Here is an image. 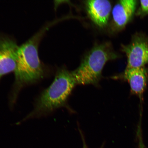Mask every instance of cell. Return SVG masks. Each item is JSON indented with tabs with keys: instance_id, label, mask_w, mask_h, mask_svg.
Returning a JSON list of instances; mask_svg holds the SVG:
<instances>
[{
	"instance_id": "cell-10",
	"label": "cell",
	"mask_w": 148,
	"mask_h": 148,
	"mask_svg": "<svg viewBox=\"0 0 148 148\" xmlns=\"http://www.w3.org/2000/svg\"><path fill=\"white\" fill-rule=\"evenodd\" d=\"M79 132L80 133L81 136V138H82V140L83 143V148H88L87 147V146L86 140H85V138H84V136H83V134L81 130H79Z\"/></svg>"
},
{
	"instance_id": "cell-9",
	"label": "cell",
	"mask_w": 148,
	"mask_h": 148,
	"mask_svg": "<svg viewBox=\"0 0 148 148\" xmlns=\"http://www.w3.org/2000/svg\"><path fill=\"white\" fill-rule=\"evenodd\" d=\"M140 7L137 11V15L143 16L148 14V1H140Z\"/></svg>"
},
{
	"instance_id": "cell-4",
	"label": "cell",
	"mask_w": 148,
	"mask_h": 148,
	"mask_svg": "<svg viewBox=\"0 0 148 148\" xmlns=\"http://www.w3.org/2000/svg\"><path fill=\"white\" fill-rule=\"evenodd\" d=\"M121 48L127 57L126 69L143 67L148 64V36L145 34L136 33L130 43Z\"/></svg>"
},
{
	"instance_id": "cell-3",
	"label": "cell",
	"mask_w": 148,
	"mask_h": 148,
	"mask_svg": "<svg viewBox=\"0 0 148 148\" xmlns=\"http://www.w3.org/2000/svg\"><path fill=\"white\" fill-rule=\"evenodd\" d=\"M118 57L109 42L94 46L83 58L78 67L71 71L77 85L98 86L105 64Z\"/></svg>"
},
{
	"instance_id": "cell-5",
	"label": "cell",
	"mask_w": 148,
	"mask_h": 148,
	"mask_svg": "<svg viewBox=\"0 0 148 148\" xmlns=\"http://www.w3.org/2000/svg\"><path fill=\"white\" fill-rule=\"evenodd\" d=\"M18 48L14 38L0 35V80L5 75L15 71Z\"/></svg>"
},
{
	"instance_id": "cell-7",
	"label": "cell",
	"mask_w": 148,
	"mask_h": 148,
	"mask_svg": "<svg viewBox=\"0 0 148 148\" xmlns=\"http://www.w3.org/2000/svg\"><path fill=\"white\" fill-rule=\"evenodd\" d=\"M138 4L136 0H122L118 1L112 10V30H122L134 16Z\"/></svg>"
},
{
	"instance_id": "cell-6",
	"label": "cell",
	"mask_w": 148,
	"mask_h": 148,
	"mask_svg": "<svg viewBox=\"0 0 148 148\" xmlns=\"http://www.w3.org/2000/svg\"><path fill=\"white\" fill-rule=\"evenodd\" d=\"M128 82L131 93L142 99L148 83V69L145 66L125 69L123 73L113 77Z\"/></svg>"
},
{
	"instance_id": "cell-1",
	"label": "cell",
	"mask_w": 148,
	"mask_h": 148,
	"mask_svg": "<svg viewBox=\"0 0 148 148\" xmlns=\"http://www.w3.org/2000/svg\"><path fill=\"white\" fill-rule=\"evenodd\" d=\"M53 24L44 25L28 40L19 46L15 80L10 96L11 105L16 102L18 94L26 86L35 84L47 77L48 70L40 61L38 46L46 31Z\"/></svg>"
},
{
	"instance_id": "cell-8",
	"label": "cell",
	"mask_w": 148,
	"mask_h": 148,
	"mask_svg": "<svg viewBox=\"0 0 148 148\" xmlns=\"http://www.w3.org/2000/svg\"><path fill=\"white\" fill-rule=\"evenodd\" d=\"M85 7L89 17L92 22L101 28L108 24L112 10L110 1L95 0L85 1Z\"/></svg>"
},
{
	"instance_id": "cell-11",
	"label": "cell",
	"mask_w": 148,
	"mask_h": 148,
	"mask_svg": "<svg viewBox=\"0 0 148 148\" xmlns=\"http://www.w3.org/2000/svg\"><path fill=\"white\" fill-rule=\"evenodd\" d=\"M103 145L102 146V147H101V148H103Z\"/></svg>"
},
{
	"instance_id": "cell-2",
	"label": "cell",
	"mask_w": 148,
	"mask_h": 148,
	"mask_svg": "<svg viewBox=\"0 0 148 148\" xmlns=\"http://www.w3.org/2000/svg\"><path fill=\"white\" fill-rule=\"evenodd\" d=\"M76 85L71 72L64 68L58 69L52 83L37 98L33 110L23 121L46 116L57 109L66 106Z\"/></svg>"
}]
</instances>
